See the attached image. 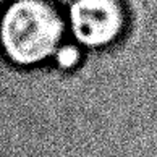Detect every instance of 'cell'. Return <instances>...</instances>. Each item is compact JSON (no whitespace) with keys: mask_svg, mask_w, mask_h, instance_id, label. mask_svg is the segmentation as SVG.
Here are the masks:
<instances>
[{"mask_svg":"<svg viewBox=\"0 0 157 157\" xmlns=\"http://www.w3.org/2000/svg\"><path fill=\"white\" fill-rule=\"evenodd\" d=\"M65 23L44 0H15L0 18V47L10 62L31 67L55 55Z\"/></svg>","mask_w":157,"mask_h":157,"instance_id":"6da1fadb","label":"cell"},{"mask_svg":"<svg viewBox=\"0 0 157 157\" xmlns=\"http://www.w3.org/2000/svg\"><path fill=\"white\" fill-rule=\"evenodd\" d=\"M123 10L117 0H75L70 25L75 39L86 47H104L123 31Z\"/></svg>","mask_w":157,"mask_h":157,"instance_id":"7a4b0ae2","label":"cell"},{"mask_svg":"<svg viewBox=\"0 0 157 157\" xmlns=\"http://www.w3.org/2000/svg\"><path fill=\"white\" fill-rule=\"evenodd\" d=\"M55 57H57V62L59 65L63 68H70V67H75L79 60V50L73 45H63V47L57 49L55 52Z\"/></svg>","mask_w":157,"mask_h":157,"instance_id":"3957f363","label":"cell"}]
</instances>
